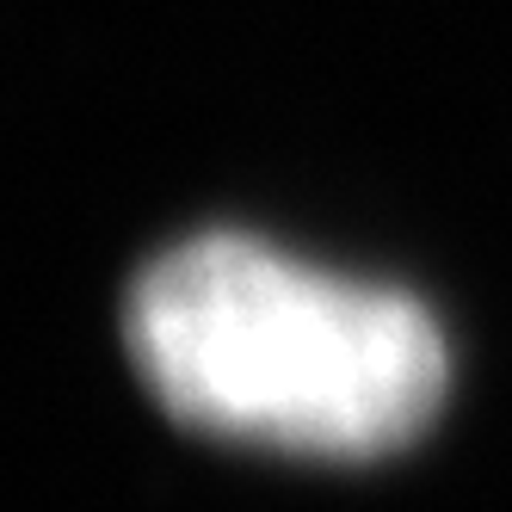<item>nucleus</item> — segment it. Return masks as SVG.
I'll return each instance as SVG.
<instances>
[{"instance_id": "1", "label": "nucleus", "mask_w": 512, "mask_h": 512, "mask_svg": "<svg viewBox=\"0 0 512 512\" xmlns=\"http://www.w3.org/2000/svg\"><path fill=\"white\" fill-rule=\"evenodd\" d=\"M124 340L155 401L198 432L297 457H383L451 389L438 321L389 284L198 235L136 278Z\"/></svg>"}]
</instances>
